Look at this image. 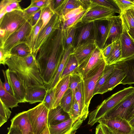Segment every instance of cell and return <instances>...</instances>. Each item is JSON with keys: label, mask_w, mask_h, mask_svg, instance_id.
Segmentation results:
<instances>
[{"label": "cell", "mask_w": 134, "mask_h": 134, "mask_svg": "<svg viewBox=\"0 0 134 134\" xmlns=\"http://www.w3.org/2000/svg\"><path fill=\"white\" fill-rule=\"evenodd\" d=\"M134 91V87L125 88L104 100L88 114V124L91 126L94 125L108 111Z\"/></svg>", "instance_id": "cell-3"}, {"label": "cell", "mask_w": 134, "mask_h": 134, "mask_svg": "<svg viewBox=\"0 0 134 134\" xmlns=\"http://www.w3.org/2000/svg\"><path fill=\"white\" fill-rule=\"evenodd\" d=\"M42 13V8L33 13L30 16L28 21L32 27L37 23L40 18Z\"/></svg>", "instance_id": "cell-50"}, {"label": "cell", "mask_w": 134, "mask_h": 134, "mask_svg": "<svg viewBox=\"0 0 134 134\" xmlns=\"http://www.w3.org/2000/svg\"><path fill=\"white\" fill-rule=\"evenodd\" d=\"M67 0H51L49 6L54 13L59 15Z\"/></svg>", "instance_id": "cell-46"}, {"label": "cell", "mask_w": 134, "mask_h": 134, "mask_svg": "<svg viewBox=\"0 0 134 134\" xmlns=\"http://www.w3.org/2000/svg\"><path fill=\"white\" fill-rule=\"evenodd\" d=\"M122 25V32L119 39L121 51L120 61L134 55V40L129 34L123 22Z\"/></svg>", "instance_id": "cell-19"}, {"label": "cell", "mask_w": 134, "mask_h": 134, "mask_svg": "<svg viewBox=\"0 0 134 134\" xmlns=\"http://www.w3.org/2000/svg\"><path fill=\"white\" fill-rule=\"evenodd\" d=\"M134 18V9L130 10Z\"/></svg>", "instance_id": "cell-59"}, {"label": "cell", "mask_w": 134, "mask_h": 134, "mask_svg": "<svg viewBox=\"0 0 134 134\" xmlns=\"http://www.w3.org/2000/svg\"><path fill=\"white\" fill-rule=\"evenodd\" d=\"M7 79L14 96L20 103H26V88L20 79L14 72L8 69L5 71Z\"/></svg>", "instance_id": "cell-13"}, {"label": "cell", "mask_w": 134, "mask_h": 134, "mask_svg": "<svg viewBox=\"0 0 134 134\" xmlns=\"http://www.w3.org/2000/svg\"><path fill=\"white\" fill-rule=\"evenodd\" d=\"M134 104V91L128 95L102 118L105 119L118 117L126 120L127 113Z\"/></svg>", "instance_id": "cell-11"}, {"label": "cell", "mask_w": 134, "mask_h": 134, "mask_svg": "<svg viewBox=\"0 0 134 134\" xmlns=\"http://www.w3.org/2000/svg\"><path fill=\"white\" fill-rule=\"evenodd\" d=\"M0 100L8 108L11 109L18 107L19 101L13 96L5 91L0 79Z\"/></svg>", "instance_id": "cell-27"}, {"label": "cell", "mask_w": 134, "mask_h": 134, "mask_svg": "<svg viewBox=\"0 0 134 134\" xmlns=\"http://www.w3.org/2000/svg\"><path fill=\"white\" fill-rule=\"evenodd\" d=\"M113 43L107 46H105L104 47L102 51L105 60L110 54L113 49Z\"/></svg>", "instance_id": "cell-54"}, {"label": "cell", "mask_w": 134, "mask_h": 134, "mask_svg": "<svg viewBox=\"0 0 134 134\" xmlns=\"http://www.w3.org/2000/svg\"><path fill=\"white\" fill-rule=\"evenodd\" d=\"M92 3L82 18L81 24H85L98 20L108 19L113 16L115 13L104 7Z\"/></svg>", "instance_id": "cell-9"}, {"label": "cell", "mask_w": 134, "mask_h": 134, "mask_svg": "<svg viewBox=\"0 0 134 134\" xmlns=\"http://www.w3.org/2000/svg\"><path fill=\"white\" fill-rule=\"evenodd\" d=\"M6 65L20 79L26 88L45 86L40 77L36 56L33 53L23 57L12 56Z\"/></svg>", "instance_id": "cell-2"}, {"label": "cell", "mask_w": 134, "mask_h": 134, "mask_svg": "<svg viewBox=\"0 0 134 134\" xmlns=\"http://www.w3.org/2000/svg\"><path fill=\"white\" fill-rule=\"evenodd\" d=\"M115 66V64L106 65L97 82L93 92V96L97 94L98 91L114 70Z\"/></svg>", "instance_id": "cell-35"}, {"label": "cell", "mask_w": 134, "mask_h": 134, "mask_svg": "<svg viewBox=\"0 0 134 134\" xmlns=\"http://www.w3.org/2000/svg\"><path fill=\"white\" fill-rule=\"evenodd\" d=\"M27 21L23 12L15 10L7 13L0 21V29L4 30L5 36L0 41V48H3L5 43L9 37L18 30Z\"/></svg>", "instance_id": "cell-4"}, {"label": "cell", "mask_w": 134, "mask_h": 134, "mask_svg": "<svg viewBox=\"0 0 134 134\" xmlns=\"http://www.w3.org/2000/svg\"><path fill=\"white\" fill-rule=\"evenodd\" d=\"M20 0H3L0 3V9L4 10L6 13H9L15 10L23 12L19 3Z\"/></svg>", "instance_id": "cell-32"}, {"label": "cell", "mask_w": 134, "mask_h": 134, "mask_svg": "<svg viewBox=\"0 0 134 134\" xmlns=\"http://www.w3.org/2000/svg\"><path fill=\"white\" fill-rule=\"evenodd\" d=\"M2 71L4 79V82H2L3 87L5 91L14 96L13 92L7 79L5 71L3 70H2Z\"/></svg>", "instance_id": "cell-53"}, {"label": "cell", "mask_w": 134, "mask_h": 134, "mask_svg": "<svg viewBox=\"0 0 134 134\" xmlns=\"http://www.w3.org/2000/svg\"><path fill=\"white\" fill-rule=\"evenodd\" d=\"M133 1L134 2V0H133Z\"/></svg>", "instance_id": "cell-61"}, {"label": "cell", "mask_w": 134, "mask_h": 134, "mask_svg": "<svg viewBox=\"0 0 134 134\" xmlns=\"http://www.w3.org/2000/svg\"><path fill=\"white\" fill-rule=\"evenodd\" d=\"M95 134H110L106 127L104 125L99 123L97 126Z\"/></svg>", "instance_id": "cell-52"}, {"label": "cell", "mask_w": 134, "mask_h": 134, "mask_svg": "<svg viewBox=\"0 0 134 134\" xmlns=\"http://www.w3.org/2000/svg\"><path fill=\"white\" fill-rule=\"evenodd\" d=\"M51 0H32L30 7H36L41 8L49 6Z\"/></svg>", "instance_id": "cell-48"}, {"label": "cell", "mask_w": 134, "mask_h": 134, "mask_svg": "<svg viewBox=\"0 0 134 134\" xmlns=\"http://www.w3.org/2000/svg\"><path fill=\"white\" fill-rule=\"evenodd\" d=\"M97 46L94 40H91L73 48L71 53L75 56L79 65L93 52Z\"/></svg>", "instance_id": "cell-18"}, {"label": "cell", "mask_w": 134, "mask_h": 134, "mask_svg": "<svg viewBox=\"0 0 134 134\" xmlns=\"http://www.w3.org/2000/svg\"><path fill=\"white\" fill-rule=\"evenodd\" d=\"M65 51L61 26L41 46L36 56L40 77L45 86L53 81Z\"/></svg>", "instance_id": "cell-1"}, {"label": "cell", "mask_w": 134, "mask_h": 134, "mask_svg": "<svg viewBox=\"0 0 134 134\" xmlns=\"http://www.w3.org/2000/svg\"><path fill=\"white\" fill-rule=\"evenodd\" d=\"M62 22L60 17L55 14L48 24L40 31L32 50V53L36 56L41 46L60 28Z\"/></svg>", "instance_id": "cell-7"}, {"label": "cell", "mask_w": 134, "mask_h": 134, "mask_svg": "<svg viewBox=\"0 0 134 134\" xmlns=\"http://www.w3.org/2000/svg\"><path fill=\"white\" fill-rule=\"evenodd\" d=\"M125 76V72L122 66L119 63H117L114 70L97 94H103L112 90L117 85L120 84Z\"/></svg>", "instance_id": "cell-12"}, {"label": "cell", "mask_w": 134, "mask_h": 134, "mask_svg": "<svg viewBox=\"0 0 134 134\" xmlns=\"http://www.w3.org/2000/svg\"><path fill=\"white\" fill-rule=\"evenodd\" d=\"M111 20V24L104 46L119 40L122 33V22L120 15L113 16Z\"/></svg>", "instance_id": "cell-20"}, {"label": "cell", "mask_w": 134, "mask_h": 134, "mask_svg": "<svg viewBox=\"0 0 134 134\" xmlns=\"http://www.w3.org/2000/svg\"><path fill=\"white\" fill-rule=\"evenodd\" d=\"M29 134H34L33 132ZM42 134H50L48 127H47Z\"/></svg>", "instance_id": "cell-57"}, {"label": "cell", "mask_w": 134, "mask_h": 134, "mask_svg": "<svg viewBox=\"0 0 134 134\" xmlns=\"http://www.w3.org/2000/svg\"><path fill=\"white\" fill-rule=\"evenodd\" d=\"M120 15L129 34L134 40V18L131 10Z\"/></svg>", "instance_id": "cell-31"}, {"label": "cell", "mask_w": 134, "mask_h": 134, "mask_svg": "<svg viewBox=\"0 0 134 134\" xmlns=\"http://www.w3.org/2000/svg\"><path fill=\"white\" fill-rule=\"evenodd\" d=\"M12 56L10 53L5 51L3 48H0V63L5 65Z\"/></svg>", "instance_id": "cell-51"}, {"label": "cell", "mask_w": 134, "mask_h": 134, "mask_svg": "<svg viewBox=\"0 0 134 134\" xmlns=\"http://www.w3.org/2000/svg\"><path fill=\"white\" fill-rule=\"evenodd\" d=\"M75 27L76 32L73 48L89 40H94V22L84 24L80 23Z\"/></svg>", "instance_id": "cell-14"}, {"label": "cell", "mask_w": 134, "mask_h": 134, "mask_svg": "<svg viewBox=\"0 0 134 134\" xmlns=\"http://www.w3.org/2000/svg\"><path fill=\"white\" fill-rule=\"evenodd\" d=\"M83 121L79 119L74 122L70 118L57 125L48 127L50 134H75Z\"/></svg>", "instance_id": "cell-16"}, {"label": "cell", "mask_w": 134, "mask_h": 134, "mask_svg": "<svg viewBox=\"0 0 134 134\" xmlns=\"http://www.w3.org/2000/svg\"><path fill=\"white\" fill-rule=\"evenodd\" d=\"M29 46L25 43L19 44L14 47L11 50L12 56L19 57H24L32 53Z\"/></svg>", "instance_id": "cell-38"}, {"label": "cell", "mask_w": 134, "mask_h": 134, "mask_svg": "<svg viewBox=\"0 0 134 134\" xmlns=\"http://www.w3.org/2000/svg\"><path fill=\"white\" fill-rule=\"evenodd\" d=\"M111 18L94 22V40L97 47L102 50L106 43L111 24Z\"/></svg>", "instance_id": "cell-15"}, {"label": "cell", "mask_w": 134, "mask_h": 134, "mask_svg": "<svg viewBox=\"0 0 134 134\" xmlns=\"http://www.w3.org/2000/svg\"><path fill=\"white\" fill-rule=\"evenodd\" d=\"M8 129V132L7 134H23L20 129L17 127L10 126Z\"/></svg>", "instance_id": "cell-55"}, {"label": "cell", "mask_w": 134, "mask_h": 134, "mask_svg": "<svg viewBox=\"0 0 134 134\" xmlns=\"http://www.w3.org/2000/svg\"><path fill=\"white\" fill-rule=\"evenodd\" d=\"M0 127L7 122L10 116L11 111L9 108L0 100Z\"/></svg>", "instance_id": "cell-44"}, {"label": "cell", "mask_w": 134, "mask_h": 134, "mask_svg": "<svg viewBox=\"0 0 134 134\" xmlns=\"http://www.w3.org/2000/svg\"><path fill=\"white\" fill-rule=\"evenodd\" d=\"M91 0L93 3L106 8L115 13L121 14V10L114 0Z\"/></svg>", "instance_id": "cell-41"}, {"label": "cell", "mask_w": 134, "mask_h": 134, "mask_svg": "<svg viewBox=\"0 0 134 134\" xmlns=\"http://www.w3.org/2000/svg\"><path fill=\"white\" fill-rule=\"evenodd\" d=\"M41 8L36 7L29 6L27 8L23 9V15L26 21L28 20L31 16L33 13Z\"/></svg>", "instance_id": "cell-49"}, {"label": "cell", "mask_w": 134, "mask_h": 134, "mask_svg": "<svg viewBox=\"0 0 134 134\" xmlns=\"http://www.w3.org/2000/svg\"><path fill=\"white\" fill-rule=\"evenodd\" d=\"M73 49V48H71L65 50L53 81L49 85L46 86L48 90L54 88L59 81L66 62Z\"/></svg>", "instance_id": "cell-28"}, {"label": "cell", "mask_w": 134, "mask_h": 134, "mask_svg": "<svg viewBox=\"0 0 134 134\" xmlns=\"http://www.w3.org/2000/svg\"><path fill=\"white\" fill-rule=\"evenodd\" d=\"M97 122L104 125L110 134H134V129L125 119L118 117L107 119L101 118Z\"/></svg>", "instance_id": "cell-8"}, {"label": "cell", "mask_w": 134, "mask_h": 134, "mask_svg": "<svg viewBox=\"0 0 134 134\" xmlns=\"http://www.w3.org/2000/svg\"><path fill=\"white\" fill-rule=\"evenodd\" d=\"M70 118L69 114L59 105L55 108L49 110L48 118V126L57 125Z\"/></svg>", "instance_id": "cell-23"}, {"label": "cell", "mask_w": 134, "mask_h": 134, "mask_svg": "<svg viewBox=\"0 0 134 134\" xmlns=\"http://www.w3.org/2000/svg\"><path fill=\"white\" fill-rule=\"evenodd\" d=\"M55 102V89L48 90L43 102L44 105L50 110L54 108Z\"/></svg>", "instance_id": "cell-42"}, {"label": "cell", "mask_w": 134, "mask_h": 134, "mask_svg": "<svg viewBox=\"0 0 134 134\" xmlns=\"http://www.w3.org/2000/svg\"><path fill=\"white\" fill-rule=\"evenodd\" d=\"M86 10L82 6H80L71 10L66 14L62 18V21H65Z\"/></svg>", "instance_id": "cell-47"}, {"label": "cell", "mask_w": 134, "mask_h": 134, "mask_svg": "<svg viewBox=\"0 0 134 134\" xmlns=\"http://www.w3.org/2000/svg\"><path fill=\"white\" fill-rule=\"evenodd\" d=\"M118 62L122 66L126 74L120 84L125 85L134 83V55Z\"/></svg>", "instance_id": "cell-24"}, {"label": "cell", "mask_w": 134, "mask_h": 134, "mask_svg": "<svg viewBox=\"0 0 134 134\" xmlns=\"http://www.w3.org/2000/svg\"><path fill=\"white\" fill-rule=\"evenodd\" d=\"M106 65L105 59L90 70L83 77L86 106L89 107L97 82Z\"/></svg>", "instance_id": "cell-6"}, {"label": "cell", "mask_w": 134, "mask_h": 134, "mask_svg": "<svg viewBox=\"0 0 134 134\" xmlns=\"http://www.w3.org/2000/svg\"><path fill=\"white\" fill-rule=\"evenodd\" d=\"M104 59L102 50L97 47L92 54L79 66L76 72L83 77Z\"/></svg>", "instance_id": "cell-17"}, {"label": "cell", "mask_w": 134, "mask_h": 134, "mask_svg": "<svg viewBox=\"0 0 134 134\" xmlns=\"http://www.w3.org/2000/svg\"><path fill=\"white\" fill-rule=\"evenodd\" d=\"M113 47L109 56L105 59L106 65L115 64L120 61L121 58V51L119 40L113 43Z\"/></svg>", "instance_id": "cell-29"}, {"label": "cell", "mask_w": 134, "mask_h": 134, "mask_svg": "<svg viewBox=\"0 0 134 134\" xmlns=\"http://www.w3.org/2000/svg\"><path fill=\"white\" fill-rule=\"evenodd\" d=\"M131 126H132L133 129H134V124L132 125Z\"/></svg>", "instance_id": "cell-60"}, {"label": "cell", "mask_w": 134, "mask_h": 134, "mask_svg": "<svg viewBox=\"0 0 134 134\" xmlns=\"http://www.w3.org/2000/svg\"><path fill=\"white\" fill-rule=\"evenodd\" d=\"M48 89L45 86L27 87L26 88V102L33 104L43 101Z\"/></svg>", "instance_id": "cell-21"}, {"label": "cell", "mask_w": 134, "mask_h": 134, "mask_svg": "<svg viewBox=\"0 0 134 134\" xmlns=\"http://www.w3.org/2000/svg\"><path fill=\"white\" fill-rule=\"evenodd\" d=\"M42 25V21L40 18L37 24L32 27L25 43L30 48L32 52Z\"/></svg>", "instance_id": "cell-33"}, {"label": "cell", "mask_w": 134, "mask_h": 134, "mask_svg": "<svg viewBox=\"0 0 134 134\" xmlns=\"http://www.w3.org/2000/svg\"><path fill=\"white\" fill-rule=\"evenodd\" d=\"M130 124L131 125L134 124V116L129 121Z\"/></svg>", "instance_id": "cell-58"}, {"label": "cell", "mask_w": 134, "mask_h": 134, "mask_svg": "<svg viewBox=\"0 0 134 134\" xmlns=\"http://www.w3.org/2000/svg\"><path fill=\"white\" fill-rule=\"evenodd\" d=\"M80 6L83 7L82 0H67L59 15L62 19L70 11Z\"/></svg>", "instance_id": "cell-39"}, {"label": "cell", "mask_w": 134, "mask_h": 134, "mask_svg": "<svg viewBox=\"0 0 134 134\" xmlns=\"http://www.w3.org/2000/svg\"><path fill=\"white\" fill-rule=\"evenodd\" d=\"M79 66L78 62L75 56L71 53L66 62L59 80L76 71Z\"/></svg>", "instance_id": "cell-30"}, {"label": "cell", "mask_w": 134, "mask_h": 134, "mask_svg": "<svg viewBox=\"0 0 134 134\" xmlns=\"http://www.w3.org/2000/svg\"><path fill=\"white\" fill-rule=\"evenodd\" d=\"M134 116V104L129 111L126 118V120L129 121Z\"/></svg>", "instance_id": "cell-56"}, {"label": "cell", "mask_w": 134, "mask_h": 134, "mask_svg": "<svg viewBox=\"0 0 134 134\" xmlns=\"http://www.w3.org/2000/svg\"><path fill=\"white\" fill-rule=\"evenodd\" d=\"M70 75L59 80L54 88L55 89V108L59 105L62 97L69 87Z\"/></svg>", "instance_id": "cell-26"}, {"label": "cell", "mask_w": 134, "mask_h": 134, "mask_svg": "<svg viewBox=\"0 0 134 134\" xmlns=\"http://www.w3.org/2000/svg\"><path fill=\"white\" fill-rule=\"evenodd\" d=\"M114 1L121 10L120 15L128 10L134 9V2L133 0H114Z\"/></svg>", "instance_id": "cell-45"}, {"label": "cell", "mask_w": 134, "mask_h": 134, "mask_svg": "<svg viewBox=\"0 0 134 134\" xmlns=\"http://www.w3.org/2000/svg\"><path fill=\"white\" fill-rule=\"evenodd\" d=\"M73 93L69 87L61 98L59 105L66 112L69 113L72 104Z\"/></svg>", "instance_id": "cell-37"}, {"label": "cell", "mask_w": 134, "mask_h": 134, "mask_svg": "<svg viewBox=\"0 0 134 134\" xmlns=\"http://www.w3.org/2000/svg\"><path fill=\"white\" fill-rule=\"evenodd\" d=\"M87 10L65 21H62L61 24L62 29L68 30L74 28L81 22L82 18L86 12Z\"/></svg>", "instance_id": "cell-36"}, {"label": "cell", "mask_w": 134, "mask_h": 134, "mask_svg": "<svg viewBox=\"0 0 134 134\" xmlns=\"http://www.w3.org/2000/svg\"><path fill=\"white\" fill-rule=\"evenodd\" d=\"M32 28L29 21H26L6 40L3 47L5 51L11 53L14 47L20 44L26 43Z\"/></svg>", "instance_id": "cell-10"}, {"label": "cell", "mask_w": 134, "mask_h": 134, "mask_svg": "<svg viewBox=\"0 0 134 134\" xmlns=\"http://www.w3.org/2000/svg\"><path fill=\"white\" fill-rule=\"evenodd\" d=\"M55 14L49 6L42 8L40 19L42 21L43 25L40 31L48 24Z\"/></svg>", "instance_id": "cell-43"}, {"label": "cell", "mask_w": 134, "mask_h": 134, "mask_svg": "<svg viewBox=\"0 0 134 134\" xmlns=\"http://www.w3.org/2000/svg\"><path fill=\"white\" fill-rule=\"evenodd\" d=\"M82 79V75L76 71L70 75L69 88L71 90L73 93L72 104L75 100V93L76 88Z\"/></svg>", "instance_id": "cell-40"}, {"label": "cell", "mask_w": 134, "mask_h": 134, "mask_svg": "<svg viewBox=\"0 0 134 134\" xmlns=\"http://www.w3.org/2000/svg\"><path fill=\"white\" fill-rule=\"evenodd\" d=\"M49 110L42 102L27 111L28 117L34 134H42L48 127Z\"/></svg>", "instance_id": "cell-5"}, {"label": "cell", "mask_w": 134, "mask_h": 134, "mask_svg": "<svg viewBox=\"0 0 134 134\" xmlns=\"http://www.w3.org/2000/svg\"><path fill=\"white\" fill-rule=\"evenodd\" d=\"M11 121L10 126L18 128L23 134H29L33 132L27 111H23L16 114Z\"/></svg>", "instance_id": "cell-22"}, {"label": "cell", "mask_w": 134, "mask_h": 134, "mask_svg": "<svg viewBox=\"0 0 134 134\" xmlns=\"http://www.w3.org/2000/svg\"><path fill=\"white\" fill-rule=\"evenodd\" d=\"M75 100L77 103L81 114L82 119L84 121L88 116V107L85 103V98L83 79L78 85L75 93Z\"/></svg>", "instance_id": "cell-25"}, {"label": "cell", "mask_w": 134, "mask_h": 134, "mask_svg": "<svg viewBox=\"0 0 134 134\" xmlns=\"http://www.w3.org/2000/svg\"><path fill=\"white\" fill-rule=\"evenodd\" d=\"M63 45L65 50L73 48L76 27L69 30L62 29Z\"/></svg>", "instance_id": "cell-34"}]
</instances>
